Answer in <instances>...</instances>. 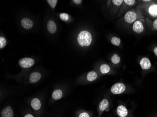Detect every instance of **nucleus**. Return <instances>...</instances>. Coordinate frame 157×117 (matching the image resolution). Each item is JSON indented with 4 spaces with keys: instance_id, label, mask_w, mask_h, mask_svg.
<instances>
[{
    "instance_id": "1",
    "label": "nucleus",
    "mask_w": 157,
    "mask_h": 117,
    "mask_svg": "<svg viewBox=\"0 0 157 117\" xmlns=\"http://www.w3.org/2000/svg\"><path fill=\"white\" fill-rule=\"evenodd\" d=\"M142 13L147 18L156 19L157 18V3L152 1L149 3H143L138 5Z\"/></svg>"
},
{
    "instance_id": "2",
    "label": "nucleus",
    "mask_w": 157,
    "mask_h": 117,
    "mask_svg": "<svg viewBox=\"0 0 157 117\" xmlns=\"http://www.w3.org/2000/svg\"><path fill=\"white\" fill-rule=\"evenodd\" d=\"M143 15L138 6L132 8L128 11L124 16V21L128 24H133Z\"/></svg>"
},
{
    "instance_id": "3",
    "label": "nucleus",
    "mask_w": 157,
    "mask_h": 117,
    "mask_svg": "<svg viewBox=\"0 0 157 117\" xmlns=\"http://www.w3.org/2000/svg\"><path fill=\"white\" fill-rule=\"evenodd\" d=\"M92 36L90 32L83 31L80 32L77 37L78 43L81 46H88L92 42Z\"/></svg>"
},
{
    "instance_id": "4",
    "label": "nucleus",
    "mask_w": 157,
    "mask_h": 117,
    "mask_svg": "<svg viewBox=\"0 0 157 117\" xmlns=\"http://www.w3.org/2000/svg\"><path fill=\"white\" fill-rule=\"evenodd\" d=\"M137 3V1L135 0H124L121 5L120 9L117 14L118 17H121L123 15L131 9Z\"/></svg>"
},
{
    "instance_id": "5",
    "label": "nucleus",
    "mask_w": 157,
    "mask_h": 117,
    "mask_svg": "<svg viewBox=\"0 0 157 117\" xmlns=\"http://www.w3.org/2000/svg\"><path fill=\"white\" fill-rule=\"evenodd\" d=\"M132 29L133 31L137 33H142L145 31L146 26L143 15L133 24Z\"/></svg>"
},
{
    "instance_id": "6",
    "label": "nucleus",
    "mask_w": 157,
    "mask_h": 117,
    "mask_svg": "<svg viewBox=\"0 0 157 117\" xmlns=\"http://www.w3.org/2000/svg\"><path fill=\"white\" fill-rule=\"evenodd\" d=\"M126 90V86L122 83H117L111 87V91L114 94H120Z\"/></svg>"
},
{
    "instance_id": "7",
    "label": "nucleus",
    "mask_w": 157,
    "mask_h": 117,
    "mask_svg": "<svg viewBox=\"0 0 157 117\" xmlns=\"http://www.w3.org/2000/svg\"><path fill=\"white\" fill-rule=\"evenodd\" d=\"M123 3V0H112L108 1V6H111L112 9L116 14H118L119 10L120 9L121 5Z\"/></svg>"
},
{
    "instance_id": "8",
    "label": "nucleus",
    "mask_w": 157,
    "mask_h": 117,
    "mask_svg": "<svg viewBox=\"0 0 157 117\" xmlns=\"http://www.w3.org/2000/svg\"><path fill=\"white\" fill-rule=\"evenodd\" d=\"M35 63L34 60L30 58H21L19 61V64L21 67L24 68H28L33 66Z\"/></svg>"
},
{
    "instance_id": "9",
    "label": "nucleus",
    "mask_w": 157,
    "mask_h": 117,
    "mask_svg": "<svg viewBox=\"0 0 157 117\" xmlns=\"http://www.w3.org/2000/svg\"><path fill=\"white\" fill-rule=\"evenodd\" d=\"M140 65L143 69L147 70L151 68L152 66L150 60L147 57H143L141 60L140 61Z\"/></svg>"
},
{
    "instance_id": "10",
    "label": "nucleus",
    "mask_w": 157,
    "mask_h": 117,
    "mask_svg": "<svg viewBox=\"0 0 157 117\" xmlns=\"http://www.w3.org/2000/svg\"><path fill=\"white\" fill-rule=\"evenodd\" d=\"M21 25L26 29H30L33 26V22L30 19L24 18L21 20Z\"/></svg>"
},
{
    "instance_id": "11",
    "label": "nucleus",
    "mask_w": 157,
    "mask_h": 117,
    "mask_svg": "<svg viewBox=\"0 0 157 117\" xmlns=\"http://www.w3.org/2000/svg\"><path fill=\"white\" fill-rule=\"evenodd\" d=\"M117 112L120 117H126L128 114V110L124 106H119L117 109Z\"/></svg>"
},
{
    "instance_id": "12",
    "label": "nucleus",
    "mask_w": 157,
    "mask_h": 117,
    "mask_svg": "<svg viewBox=\"0 0 157 117\" xmlns=\"http://www.w3.org/2000/svg\"><path fill=\"white\" fill-rule=\"evenodd\" d=\"M2 117H13V112L10 106H7L3 109L1 112Z\"/></svg>"
},
{
    "instance_id": "13",
    "label": "nucleus",
    "mask_w": 157,
    "mask_h": 117,
    "mask_svg": "<svg viewBox=\"0 0 157 117\" xmlns=\"http://www.w3.org/2000/svg\"><path fill=\"white\" fill-rule=\"evenodd\" d=\"M41 78V74L38 72L32 73L30 75L29 81L31 83H36L40 80Z\"/></svg>"
},
{
    "instance_id": "14",
    "label": "nucleus",
    "mask_w": 157,
    "mask_h": 117,
    "mask_svg": "<svg viewBox=\"0 0 157 117\" xmlns=\"http://www.w3.org/2000/svg\"><path fill=\"white\" fill-rule=\"evenodd\" d=\"M48 30L50 33L53 34L56 31V26L53 21L50 20L48 22Z\"/></svg>"
},
{
    "instance_id": "15",
    "label": "nucleus",
    "mask_w": 157,
    "mask_h": 117,
    "mask_svg": "<svg viewBox=\"0 0 157 117\" xmlns=\"http://www.w3.org/2000/svg\"><path fill=\"white\" fill-rule=\"evenodd\" d=\"M31 106L35 110H38L41 108V101L38 98H33L31 101Z\"/></svg>"
},
{
    "instance_id": "16",
    "label": "nucleus",
    "mask_w": 157,
    "mask_h": 117,
    "mask_svg": "<svg viewBox=\"0 0 157 117\" xmlns=\"http://www.w3.org/2000/svg\"><path fill=\"white\" fill-rule=\"evenodd\" d=\"M109 104L108 101L106 99H104L101 101L99 104V109L101 111H104L108 107Z\"/></svg>"
},
{
    "instance_id": "17",
    "label": "nucleus",
    "mask_w": 157,
    "mask_h": 117,
    "mask_svg": "<svg viewBox=\"0 0 157 117\" xmlns=\"http://www.w3.org/2000/svg\"><path fill=\"white\" fill-rule=\"evenodd\" d=\"M63 95V93L61 90L60 89L55 90L52 94V98L54 100H59L61 99Z\"/></svg>"
},
{
    "instance_id": "18",
    "label": "nucleus",
    "mask_w": 157,
    "mask_h": 117,
    "mask_svg": "<svg viewBox=\"0 0 157 117\" xmlns=\"http://www.w3.org/2000/svg\"><path fill=\"white\" fill-rule=\"evenodd\" d=\"M97 77V74L94 71H91L87 75V79L88 81H92L95 80Z\"/></svg>"
},
{
    "instance_id": "19",
    "label": "nucleus",
    "mask_w": 157,
    "mask_h": 117,
    "mask_svg": "<svg viewBox=\"0 0 157 117\" xmlns=\"http://www.w3.org/2000/svg\"><path fill=\"white\" fill-rule=\"evenodd\" d=\"M100 70L102 74H107L110 72V66L106 64H103L100 67Z\"/></svg>"
},
{
    "instance_id": "20",
    "label": "nucleus",
    "mask_w": 157,
    "mask_h": 117,
    "mask_svg": "<svg viewBox=\"0 0 157 117\" xmlns=\"http://www.w3.org/2000/svg\"><path fill=\"white\" fill-rule=\"evenodd\" d=\"M111 42L112 45H114L116 46H120L121 40L120 38H118V37H114L111 38Z\"/></svg>"
},
{
    "instance_id": "21",
    "label": "nucleus",
    "mask_w": 157,
    "mask_h": 117,
    "mask_svg": "<svg viewBox=\"0 0 157 117\" xmlns=\"http://www.w3.org/2000/svg\"><path fill=\"white\" fill-rule=\"evenodd\" d=\"M111 61L114 64H118L120 63V57L117 54H114L111 57Z\"/></svg>"
},
{
    "instance_id": "22",
    "label": "nucleus",
    "mask_w": 157,
    "mask_h": 117,
    "mask_svg": "<svg viewBox=\"0 0 157 117\" xmlns=\"http://www.w3.org/2000/svg\"><path fill=\"white\" fill-rule=\"evenodd\" d=\"M6 45V40L4 37H0V48H3Z\"/></svg>"
},
{
    "instance_id": "23",
    "label": "nucleus",
    "mask_w": 157,
    "mask_h": 117,
    "mask_svg": "<svg viewBox=\"0 0 157 117\" xmlns=\"http://www.w3.org/2000/svg\"><path fill=\"white\" fill-rule=\"evenodd\" d=\"M57 1H56V0H48V3H49V4H50L51 8L54 9L56 6Z\"/></svg>"
},
{
    "instance_id": "24",
    "label": "nucleus",
    "mask_w": 157,
    "mask_h": 117,
    "mask_svg": "<svg viewBox=\"0 0 157 117\" xmlns=\"http://www.w3.org/2000/svg\"><path fill=\"white\" fill-rule=\"evenodd\" d=\"M60 18L62 20L67 21L69 19V15L67 13H61L60 14Z\"/></svg>"
},
{
    "instance_id": "25",
    "label": "nucleus",
    "mask_w": 157,
    "mask_h": 117,
    "mask_svg": "<svg viewBox=\"0 0 157 117\" xmlns=\"http://www.w3.org/2000/svg\"><path fill=\"white\" fill-rule=\"evenodd\" d=\"M152 28L153 30L157 31V18L152 22Z\"/></svg>"
},
{
    "instance_id": "26",
    "label": "nucleus",
    "mask_w": 157,
    "mask_h": 117,
    "mask_svg": "<svg viewBox=\"0 0 157 117\" xmlns=\"http://www.w3.org/2000/svg\"><path fill=\"white\" fill-rule=\"evenodd\" d=\"M79 117H90L88 113L86 112H82L79 115Z\"/></svg>"
},
{
    "instance_id": "27",
    "label": "nucleus",
    "mask_w": 157,
    "mask_h": 117,
    "mask_svg": "<svg viewBox=\"0 0 157 117\" xmlns=\"http://www.w3.org/2000/svg\"><path fill=\"white\" fill-rule=\"evenodd\" d=\"M82 1L81 0H73V2L75 3V4H77V5H79L81 4L82 3Z\"/></svg>"
},
{
    "instance_id": "28",
    "label": "nucleus",
    "mask_w": 157,
    "mask_h": 117,
    "mask_svg": "<svg viewBox=\"0 0 157 117\" xmlns=\"http://www.w3.org/2000/svg\"><path fill=\"white\" fill-rule=\"evenodd\" d=\"M153 52H154L155 54L156 55V56H157V47H155L154 49L153 50Z\"/></svg>"
},
{
    "instance_id": "29",
    "label": "nucleus",
    "mask_w": 157,
    "mask_h": 117,
    "mask_svg": "<svg viewBox=\"0 0 157 117\" xmlns=\"http://www.w3.org/2000/svg\"><path fill=\"white\" fill-rule=\"evenodd\" d=\"M24 117H33V116L32 115L30 114H28L25 115Z\"/></svg>"
}]
</instances>
